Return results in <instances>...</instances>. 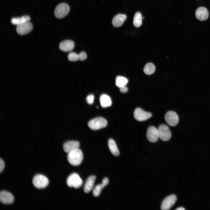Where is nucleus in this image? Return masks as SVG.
I'll use <instances>...</instances> for the list:
<instances>
[{"label":"nucleus","mask_w":210,"mask_h":210,"mask_svg":"<svg viewBox=\"0 0 210 210\" xmlns=\"http://www.w3.org/2000/svg\"><path fill=\"white\" fill-rule=\"evenodd\" d=\"M4 163L3 160L1 158L0 159V172H1L4 169Z\"/></svg>","instance_id":"obj_28"},{"label":"nucleus","mask_w":210,"mask_h":210,"mask_svg":"<svg viewBox=\"0 0 210 210\" xmlns=\"http://www.w3.org/2000/svg\"><path fill=\"white\" fill-rule=\"evenodd\" d=\"M32 183L34 186L38 189L46 187L49 184V180L46 176L41 174L35 176L33 178Z\"/></svg>","instance_id":"obj_3"},{"label":"nucleus","mask_w":210,"mask_h":210,"mask_svg":"<svg viewBox=\"0 0 210 210\" xmlns=\"http://www.w3.org/2000/svg\"><path fill=\"white\" fill-rule=\"evenodd\" d=\"M120 88V90L121 92L125 93L127 92L128 91V88L126 86H124Z\"/></svg>","instance_id":"obj_29"},{"label":"nucleus","mask_w":210,"mask_h":210,"mask_svg":"<svg viewBox=\"0 0 210 210\" xmlns=\"http://www.w3.org/2000/svg\"><path fill=\"white\" fill-rule=\"evenodd\" d=\"M66 183L70 187L77 188L81 186L83 181L78 174L74 173L68 177L66 180Z\"/></svg>","instance_id":"obj_4"},{"label":"nucleus","mask_w":210,"mask_h":210,"mask_svg":"<svg viewBox=\"0 0 210 210\" xmlns=\"http://www.w3.org/2000/svg\"><path fill=\"white\" fill-rule=\"evenodd\" d=\"M159 137L163 141H167L171 137V133L169 127L166 125H160L158 129Z\"/></svg>","instance_id":"obj_6"},{"label":"nucleus","mask_w":210,"mask_h":210,"mask_svg":"<svg viewBox=\"0 0 210 210\" xmlns=\"http://www.w3.org/2000/svg\"><path fill=\"white\" fill-rule=\"evenodd\" d=\"M74 42L70 40L64 41L60 43L59 48L60 50L64 52L71 51L74 48Z\"/></svg>","instance_id":"obj_15"},{"label":"nucleus","mask_w":210,"mask_h":210,"mask_svg":"<svg viewBox=\"0 0 210 210\" xmlns=\"http://www.w3.org/2000/svg\"><path fill=\"white\" fill-rule=\"evenodd\" d=\"M152 114L146 112L140 108H137L134 111V116L137 121H142L146 120L150 118Z\"/></svg>","instance_id":"obj_7"},{"label":"nucleus","mask_w":210,"mask_h":210,"mask_svg":"<svg viewBox=\"0 0 210 210\" xmlns=\"http://www.w3.org/2000/svg\"><path fill=\"white\" fill-rule=\"evenodd\" d=\"M80 146L79 143L77 141H69L65 143L63 146L64 151L68 153L71 151L78 148Z\"/></svg>","instance_id":"obj_14"},{"label":"nucleus","mask_w":210,"mask_h":210,"mask_svg":"<svg viewBox=\"0 0 210 210\" xmlns=\"http://www.w3.org/2000/svg\"><path fill=\"white\" fill-rule=\"evenodd\" d=\"M195 15L197 19L200 21H203L208 19L209 13L206 8L204 7H200L196 10Z\"/></svg>","instance_id":"obj_12"},{"label":"nucleus","mask_w":210,"mask_h":210,"mask_svg":"<svg viewBox=\"0 0 210 210\" xmlns=\"http://www.w3.org/2000/svg\"><path fill=\"white\" fill-rule=\"evenodd\" d=\"M155 70V66L153 64L151 63L147 64L144 69V73L147 75H150L153 74Z\"/></svg>","instance_id":"obj_23"},{"label":"nucleus","mask_w":210,"mask_h":210,"mask_svg":"<svg viewBox=\"0 0 210 210\" xmlns=\"http://www.w3.org/2000/svg\"><path fill=\"white\" fill-rule=\"evenodd\" d=\"M106 186V185L103 182L101 184L97 185L93 190V195L95 197L98 196L103 188Z\"/></svg>","instance_id":"obj_24"},{"label":"nucleus","mask_w":210,"mask_h":210,"mask_svg":"<svg viewBox=\"0 0 210 210\" xmlns=\"http://www.w3.org/2000/svg\"><path fill=\"white\" fill-rule=\"evenodd\" d=\"M147 138L151 142H155L157 141L159 137L158 129L153 126L148 128L146 133Z\"/></svg>","instance_id":"obj_11"},{"label":"nucleus","mask_w":210,"mask_h":210,"mask_svg":"<svg viewBox=\"0 0 210 210\" xmlns=\"http://www.w3.org/2000/svg\"><path fill=\"white\" fill-rule=\"evenodd\" d=\"M94 99V97L93 94H89L86 97V102L88 104H92L93 102Z\"/></svg>","instance_id":"obj_26"},{"label":"nucleus","mask_w":210,"mask_h":210,"mask_svg":"<svg viewBox=\"0 0 210 210\" xmlns=\"http://www.w3.org/2000/svg\"><path fill=\"white\" fill-rule=\"evenodd\" d=\"M177 200V197L174 195H172L166 197L163 201L161 207L162 210L170 209L174 204Z\"/></svg>","instance_id":"obj_10"},{"label":"nucleus","mask_w":210,"mask_h":210,"mask_svg":"<svg viewBox=\"0 0 210 210\" xmlns=\"http://www.w3.org/2000/svg\"><path fill=\"white\" fill-rule=\"evenodd\" d=\"M126 18L127 16L125 14H119L117 15L112 20L113 25L115 27L121 26Z\"/></svg>","instance_id":"obj_16"},{"label":"nucleus","mask_w":210,"mask_h":210,"mask_svg":"<svg viewBox=\"0 0 210 210\" xmlns=\"http://www.w3.org/2000/svg\"><path fill=\"white\" fill-rule=\"evenodd\" d=\"M88 127L92 130H97L106 127L107 120L102 117H98L90 120L88 123Z\"/></svg>","instance_id":"obj_2"},{"label":"nucleus","mask_w":210,"mask_h":210,"mask_svg":"<svg viewBox=\"0 0 210 210\" xmlns=\"http://www.w3.org/2000/svg\"><path fill=\"white\" fill-rule=\"evenodd\" d=\"M30 20V17L28 15H24L20 18H14L11 19V22L14 24L17 25L21 24Z\"/></svg>","instance_id":"obj_20"},{"label":"nucleus","mask_w":210,"mask_h":210,"mask_svg":"<svg viewBox=\"0 0 210 210\" xmlns=\"http://www.w3.org/2000/svg\"><path fill=\"white\" fill-rule=\"evenodd\" d=\"M176 210H185V209L183 207H179L177 209H176Z\"/></svg>","instance_id":"obj_30"},{"label":"nucleus","mask_w":210,"mask_h":210,"mask_svg":"<svg viewBox=\"0 0 210 210\" xmlns=\"http://www.w3.org/2000/svg\"><path fill=\"white\" fill-rule=\"evenodd\" d=\"M33 25L29 21L17 25L16 30L17 33L20 35L27 34L30 32L33 29Z\"/></svg>","instance_id":"obj_9"},{"label":"nucleus","mask_w":210,"mask_h":210,"mask_svg":"<svg viewBox=\"0 0 210 210\" xmlns=\"http://www.w3.org/2000/svg\"><path fill=\"white\" fill-rule=\"evenodd\" d=\"M79 59L80 60L83 61L85 60L87 57L86 53L84 52H82L78 54Z\"/></svg>","instance_id":"obj_27"},{"label":"nucleus","mask_w":210,"mask_h":210,"mask_svg":"<svg viewBox=\"0 0 210 210\" xmlns=\"http://www.w3.org/2000/svg\"><path fill=\"white\" fill-rule=\"evenodd\" d=\"M96 179V177L94 175L91 176L88 178L84 187L83 190L85 193H88L92 189Z\"/></svg>","instance_id":"obj_17"},{"label":"nucleus","mask_w":210,"mask_h":210,"mask_svg":"<svg viewBox=\"0 0 210 210\" xmlns=\"http://www.w3.org/2000/svg\"><path fill=\"white\" fill-rule=\"evenodd\" d=\"M68 58L71 61H76L79 60L78 54L72 52L70 53L68 56Z\"/></svg>","instance_id":"obj_25"},{"label":"nucleus","mask_w":210,"mask_h":210,"mask_svg":"<svg viewBox=\"0 0 210 210\" xmlns=\"http://www.w3.org/2000/svg\"><path fill=\"white\" fill-rule=\"evenodd\" d=\"M69 10L70 8L68 5L65 3H62L56 7L54 14L57 18H62L68 14Z\"/></svg>","instance_id":"obj_5"},{"label":"nucleus","mask_w":210,"mask_h":210,"mask_svg":"<svg viewBox=\"0 0 210 210\" xmlns=\"http://www.w3.org/2000/svg\"><path fill=\"white\" fill-rule=\"evenodd\" d=\"M99 100L101 106L103 108L109 107L112 104L111 98L107 94L102 95L100 97Z\"/></svg>","instance_id":"obj_18"},{"label":"nucleus","mask_w":210,"mask_h":210,"mask_svg":"<svg viewBox=\"0 0 210 210\" xmlns=\"http://www.w3.org/2000/svg\"><path fill=\"white\" fill-rule=\"evenodd\" d=\"M108 148L112 154L114 156H118L119 155V152L115 141L110 139L108 141Z\"/></svg>","instance_id":"obj_19"},{"label":"nucleus","mask_w":210,"mask_h":210,"mask_svg":"<svg viewBox=\"0 0 210 210\" xmlns=\"http://www.w3.org/2000/svg\"><path fill=\"white\" fill-rule=\"evenodd\" d=\"M142 23V17L141 13L139 12L136 13L134 15L133 23L134 26L136 27H140Z\"/></svg>","instance_id":"obj_21"},{"label":"nucleus","mask_w":210,"mask_h":210,"mask_svg":"<svg viewBox=\"0 0 210 210\" xmlns=\"http://www.w3.org/2000/svg\"><path fill=\"white\" fill-rule=\"evenodd\" d=\"M165 120L170 126H174L176 125L179 122V118L177 113L172 111L168 112L166 114Z\"/></svg>","instance_id":"obj_8"},{"label":"nucleus","mask_w":210,"mask_h":210,"mask_svg":"<svg viewBox=\"0 0 210 210\" xmlns=\"http://www.w3.org/2000/svg\"><path fill=\"white\" fill-rule=\"evenodd\" d=\"M83 159L82 152L79 148L69 153L67 156V160L69 163L74 166L80 164Z\"/></svg>","instance_id":"obj_1"},{"label":"nucleus","mask_w":210,"mask_h":210,"mask_svg":"<svg viewBox=\"0 0 210 210\" xmlns=\"http://www.w3.org/2000/svg\"><path fill=\"white\" fill-rule=\"evenodd\" d=\"M14 200L13 195L10 192L2 191L0 193V201L2 203L8 204L12 203Z\"/></svg>","instance_id":"obj_13"},{"label":"nucleus","mask_w":210,"mask_h":210,"mask_svg":"<svg viewBox=\"0 0 210 210\" xmlns=\"http://www.w3.org/2000/svg\"><path fill=\"white\" fill-rule=\"evenodd\" d=\"M127 79L125 77L119 76H117L116 79V84L118 87L120 88L125 86L128 83Z\"/></svg>","instance_id":"obj_22"}]
</instances>
